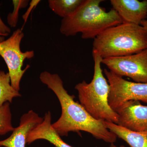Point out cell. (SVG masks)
<instances>
[{
    "label": "cell",
    "instance_id": "cell-1",
    "mask_svg": "<svg viewBox=\"0 0 147 147\" xmlns=\"http://www.w3.org/2000/svg\"><path fill=\"white\" fill-rule=\"evenodd\" d=\"M39 79L54 92L59 101L61 114L52 125L61 137H67L70 131L79 133L82 131L110 144L116 142L117 137L106 128L104 121L93 118L80 103L74 100V96L69 94L59 74L44 71L40 73Z\"/></svg>",
    "mask_w": 147,
    "mask_h": 147
},
{
    "label": "cell",
    "instance_id": "cell-2",
    "mask_svg": "<svg viewBox=\"0 0 147 147\" xmlns=\"http://www.w3.org/2000/svg\"><path fill=\"white\" fill-rule=\"evenodd\" d=\"M103 1L84 0L73 14L63 18L60 27L61 33L70 36L80 33L83 39H94L108 28L123 23L115 9L107 11L100 6Z\"/></svg>",
    "mask_w": 147,
    "mask_h": 147
},
{
    "label": "cell",
    "instance_id": "cell-3",
    "mask_svg": "<svg viewBox=\"0 0 147 147\" xmlns=\"http://www.w3.org/2000/svg\"><path fill=\"white\" fill-rule=\"evenodd\" d=\"M147 48V33L141 25L123 23L110 27L94 40L93 50L102 59L123 57Z\"/></svg>",
    "mask_w": 147,
    "mask_h": 147
},
{
    "label": "cell",
    "instance_id": "cell-4",
    "mask_svg": "<svg viewBox=\"0 0 147 147\" xmlns=\"http://www.w3.org/2000/svg\"><path fill=\"white\" fill-rule=\"evenodd\" d=\"M92 56L94 61L92 80L90 83L83 81L75 86L79 102L95 119L117 124L118 115L111 108L108 102L110 86L101 67L102 58L94 50Z\"/></svg>",
    "mask_w": 147,
    "mask_h": 147
},
{
    "label": "cell",
    "instance_id": "cell-5",
    "mask_svg": "<svg viewBox=\"0 0 147 147\" xmlns=\"http://www.w3.org/2000/svg\"><path fill=\"white\" fill-rule=\"evenodd\" d=\"M24 36L22 30L17 29L8 38L0 42V56L7 65L11 86L18 92L20 90L21 79L30 67L28 65L26 68L22 69L24 61L34 56L33 50L25 52L21 51V43Z\"/></svg>",
    "mask_w": 147,
    "mask_h": 147
},
{
    "label": "cell",
    "instance_id": "cell-6",
    "mask_svg": "<svg viewBox=\"0 0 147 147\" xmlns=\"http://www.w3.org/2000/svg\"><path fill=\"white\" fill-rule=\"evenodd\" d=\"M104 73L110 86L108 102L113 110L115 111L130 100L147 104V83L127 81L106 69H104Z\"/></svg>",
    "mask_w": 147,
    "mask_h": 147
},
{
    "label": "cell",
    "instance_id": "cell-7",
    "mask_svg": "<svg viewBox=\"0 0 147 147\" xmlns=\"http://www.w3.org/2000/svg\"><path fill=\"white\" fill-rule=\"evenodd\" d=\"M102 63L119 76L147 83V48L133 55L103 59Z\"/></svg>",
    "mask_w": 147,
    "mask_h": 147
},
{
    "label": "cell",
    "instance_id": "cell-8",
    "mask_svg": "<svg viewBox=\"0 0 147 147\" xmlns=\"http://www.w3.org/2000/svg\"><path fill=\"white\" fill-rule=\"evenodd\" d=\"M115 112L119 116L117 124L132 131H147V105L139 101L125 102Z\"/></svg>",
    "mask_w": 147,
    "mask_h": 147
},
{
    "label": "cell",
    "instance_id": "cell-9",
    "mask_svg": "<svg viewBox=\"0 0 147 147\" xmlns=\"http://www.w3.org/2000/svg\"><path fill=\"white\" fill-rule=\"evenodd\" d=\"M43 120V118L39 117L32 110L25 113L20 119L19 125L14 128L11 135L0 141V147H26L29 132Z\"/></svg>",
    "mask_w": 147,
    "mask_h": 147
},
{
    "label": "cell",
    "instance_id": "cell-10",
    "mask_svg": "<svg viewBox=\"0 0 147 147\" xmlns=\"http://www.w3.org/2000/svg\"><path fill=\"white\" fill-rule=\"evenodd\" d=\"M110 3L123 23L141 25L146 19L147 0H111Z\"/></svg>",
    "mask_w": 147,
    "mask_h": 147
},
{
    "label": "cell",
    "instance_id": "cell-11",
    "mask_svg": "<svg viewBox=\"0 0 147 147\" xmlns=\"http://www.w3.org/2000/svg\"><path fill=\"white\" fill-rule=\"evenodd\" d=\"M52 115L50 111L45 113L42 122L38 124L29 132L26 143L30 144L38 140H45L55 147H73L64 142L61 136L52 125Z\"/></svg>",
    "mask_w": 147,
    "mask_h": 147
},
{
    "label": "cell",
    "instance_id": "cell-12",
    "mask_svg": "<svg viewBox=\"0 0 147 147\" xmlns=\"http://www.w3.org/2000/svg\"><path fill=\"white\" fill-rule=\"evenodd\" d=\"M104 124L106 128L124 141L130 147H147V131H133L107 121H104Z\"/></svg>",
    "mask_w": 147,
    "mask_h": 147
},
{
    "label": "cell",
    "instance_id": "cell-13",
    "mask_svg": "<svg viewBox=\"0 0 147 147\" xmlns=\"http://www.w3.org/2000/svg\"><path fill=\"white\" fill-rule=\"evenodd\" d=\"M84 0H49L48 5L51 10L63 18L73 14Z\"/></svg>",
    "mask_w": 147,
    "mask_h": 147
},
{
    "label": "cell",
    "instance_id": "cell-14",
    "mask_svg": "<svg viewBox=\"0 0 147 147\" xmlns=\"http://www.w3.org/2000/svg\"><path fill=\"white\" fill-rule=\"evenodd\" d=\"M19 92L13 88L8 72L0 71V107L6 102L11 103L13 98L21 97Z\"/></svg>",
    "mask_w": 147,
    "mask_h": 147
},
{
    "label": "cell",
    "instance_id": "cell-15",
    "mask_svg": "<svg viewBox=\"0 0 147 147\" xmlns=\"http://www.w3.org/2000/svg\"><path fill=\"white\" fill-rule=\"evenodd\" d=\"M10 103L6 102L0 107V135H5L14 129L11 123Z\"/></svg>",
    "mask_w": 147,
    "mask_h": 147
},
{
    "label": "cell",
    "instance_id": "cell-16",
    "mask_svg": "<svg viewBox=\"0 0 147 147\" xmlns=\"http://www.w3.org/2000/svg\"><path fill=\"white\" fill-rule=\"evenodd\" d=\"M28 0H13V11L8 14L7 17V23L11 28H15L17 26L18 21L19 11L22 8H25L28 5Z\"/></svg>",
    "mask_w": 147,
    "mask_h": 147
},
{
    "label": "cell",
    "instance_id": "cell-17",
    "mask_svg": "<svg viewBox=\"0 0 147 147\" xmlns=\"http://www.w3.org/2000/svg\"><path fill=\"white\" fill-rule=\"evenodd\" d=\"M11 32V29L5 24L0 16V34L4 36H7Z\"/></svg>",
    "mask_w": 147,
    "mask_h": 147
},
{
    "label": "cell",
    "instance_id": "cell-18",
    "mask_svg": "<svg viewBox=\"0 0 147 147\" xmlns=\"http://www.w3.org/2000/svg\"><path fill=\"white\" fill-rule=\"evenodd\" d=\"M40 2V1H36V0H33L31 2L30 4V8L27 10V12H26L25 14H24L23 17L24 18L25 22L26 21L27 19H28V17L29 14L30 13L31 11L33 9V8H34Z\"/></svg>",
    "mask_w": 147,
    "mask_h": 147
},
{
    "label": "cell",
    "instance_id": "cell-19",
    "mask_svg": "<svg viewBox=\"0 0 147 147\" xmlns=\"http://www.w3.org/2000/svg\"><path fill=\"white\" fill-rule=\"evenodd\" d=\"M141 25L142 27H144L145 30L146 31L147 33V19L142 21V23H141Z\"/></svg>",
    "mask_w": 147,
    "mask_h": 147
},
{
    "label": "cell",
    "instance_id": "cell-20",
    "mask_svg": "<svg viewBox=\"0 0 147 147\" xmlns=\"http://www.w3.org/2000/svg\"><path fill=\"white\" fill-rule=\"evenodd\" d=\"M110 147H125V146H123V145H121V146H117L116 145H115L114 144H110Z\"/></svg>",
    "mask_w": 147,
    "mask_h": 147
},
{
    "label": "cell",
    "instance_id": "cell-21",
    "mask_svg": "<svg viewBox=\"0 0 147 147\" xmlns=\"http://www.w3.org/2000/svg\"><path fill=\"white\" fill-rule=\"evenodd\" d=\"M5 40V36L3 35L0 34V42H2Z\"/></svg>",
    "mask_w": 147,
    "mask_h": 147
}]
</instances>
